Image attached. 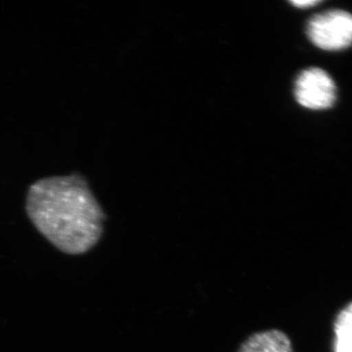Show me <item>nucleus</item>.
Returning <instances> with one entry per match:
<instances>
[{"label": "nucleus", "mask_w": 352, "mask_h": 352, "mask_svg": "<svg viewBox=\"0 0 352 352\" xmlns=\"http://www.w3.org/2000/svg\"><path fill=\"white\" fill-rule=\"evenodd\" d=\"M27 212L51 244L76 256L97 245L106 219L80 175L44 178L34 183L28 193Z\"/></svg>", "instance_id": "f257e3e1"}, {"label": "nucleus", "mask_w": 352, "mask_h": 352, "mask_svg": "<svg viewBox=\"0 0 352 352\" xmlns=\"http://www.w3.org/2000/svg\"><path fill=\"white\" fill-rule=\"evenodd\" d=\"M307 34L322 50H344L352 44V15L340 10L319 14L308 23Z\"/></svg>", "instance_id": "f03ea898"}, {"label": "nucleus", "mask_w": 352, "mask_h": 352, "mask_svg": "<svg viewBox=\"0 0 352 352\" xmlns=\"http://www.w3.org/2000/svg\"><path fill=\"white\" fill-rule=\"evenodd\" d=\"M296 100L303 107L322 110L333 105L336 100V85L331 76L321 69H305L296 82Z\"/></svg>", "instance_id": "7ed1b4c3"}, {"label": "nucleus", "mask_w": 352, "mask_h": 352, "mask_svg": "<svg viewBox=\"0 0 352 352\" xmlns=\"http://www.w3.org/2000/svg\"><path fill=\"white\" fill-rule=\"evenodd\" d=\"M238 352H294L291 340L279 330L264 331L248 338Z\"/></svg>", "instance_id": "20e7f679"}, {"label": "nucleus", "mask_w": 352, "mask_h": 352, "mask_svg": "<svg viewBox=\"0 0 352 352\" xmlns=\"http://www.w3.org/2000/svg\"><path fill=\"white\" fill-rule=\"evenodd\" d=\"M335 331L336 352H352V303L338 316Z\"/></svg>", "instance_id": "39448f33"}, {"label": "nucleus", "mask_w": 352, "mask_h": 352, "mask_svg": "<svg viewBox=\"0 0 352 352\" xmlns=\"http://www.w3.org/2000/svg\"><path fill=\"white\" fill-rule=\"evenodd\" d=\"M320 3L319 1H316V0H298V1H292V4L296 7H300V8H308L310 6H317V4Z\"/></svg>", "instance_id": "423d86ee"}]
</instances>
